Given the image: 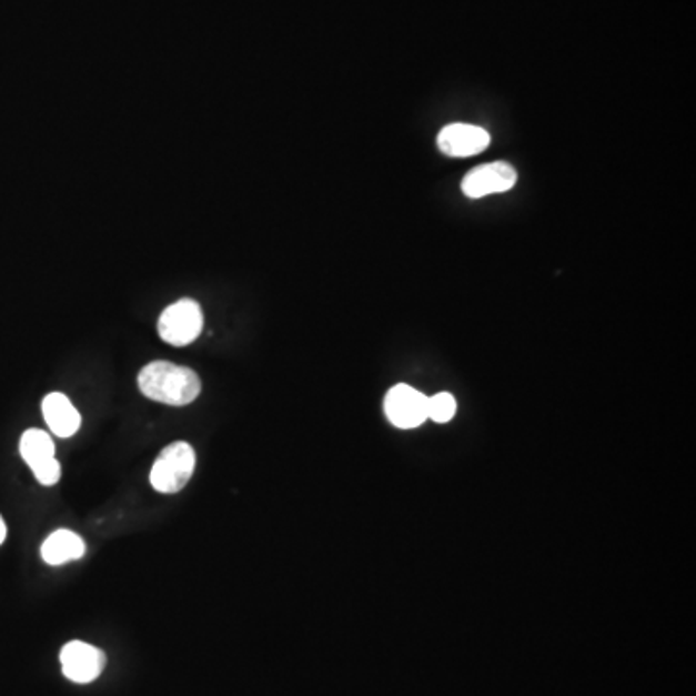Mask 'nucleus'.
<instances>
[{"label":"nucleus","instance_id":"obj_11","mask_svg":"<svg viewBox=\"0 0 696 696\" xmlns=\"http://www.w3.org/2000/svg\"><path fill=\"white\" fill-rule=\"evenodd\" d=\"M457 412V401L450 393H437L434 397L427 399V418L434 420L437 424L450 422Z\"/></svg>","mask_w":696,"mask_h":696},{"label":"nucleus","instance_id":"obj_5","mask_svg":"<svg viewBox=\"0 0 696 696\" xmlns=\"http://www.w3.org/2000/svg\"><path fill=\"white\" fill-rule=\"evenodd\" d=\"M385 414L393 426L411 430L424 424L427 418V397L411 385H395L385 395Z\"/></svg>","mask_w":696,"mask_h":696},{"label":"nucleus","instance_id":"obj_1","mask_svg":"<svg viewBox=\"0 0 696 696\" xmlns=\"http://www.w3.org/2000/svg\"><path fill=\"white\" fill-rule=\"evenodd\" d=\"M138 387L145 397L169 406H186L194 403L202 382L190 367L158 360L143 367L138 375Z\"/></svg>","mask_w":696,"mask_h":696},{"label":"nucleus","instance_id":"obj_8","mask_svg":"<svg viewBox=\"0 0 696 696\" xmlns=\"http://www.w3.org/2000/svg\"><path fill=\"white\" fill-rule=\"evenodd\" d=\"M43 416L47 426L59 437H72L82 426V416L62 393H51L43 399Z\"/></svg>","mask_w":696,"mask_h":696},{"label":"nucleus","instance_id":"obj_6","mask_svg":"<svg viewBox=\"0 0 696 696\" xmlns=\"http://www.w3.org/2000/svg\"><path fill=\"white\" fill-rule=\"evenodd\" d=\"M517 184V171L510 163L476 167L463 180V194L471 200L502 194Z\"/></svg>","mask_w":696,"mask_h":696},{"label":"nucleus","instance_id":"obj_2","mask_svg":"<svg viewBox=\"0 0 696 696\" xmlns=\"http://www.w3.org/2000/svg\"><path fill=\"white\" fill-rule=\"evenodd\" d=\"M195 468V453L188 443L174 442L161 451L151 468L150 482L159 494H179L186 487Z\"/></svg>","mask_w":696,"mask_h":696},{"label":"nucleus","instance_id":"obj_7","mask_svg":"<svg viewBox=\"0 0 696 696\" xmlns=\"http://www.w3.org/2000/svg\"><path fill=\"white\" fill-rule=\"evenodd\" d=\"M492 143L487 130L472 124L455 122L443 128L437 135V148L450 158H472L486 151Z\"/></svg>","mask_w":696,"mask_h":696},{"label":"nucleus","instance_id":"obj_9","mask_svg":"<svg viewBox=\"0 0 696 696\" xmlns=\"http://www.w3.org/2000/svg\"><path fill=\"white\" fill-rule=\"evenodd\" d=\"M85 554V542L75 532L57 531L43 542L41 557L49 565H64L75 562Z\"/></svg>","mask_w":696,"mask_h":696},{"label":"nucleus","instance_id":"obj_10","mask_svg":"<svg viewBox=\"0 0 696 696\" xmlns=\"http://www.w3.org/2000/svg\"><path fill=\"white\" fill-rule=\"evenodd\" d=\"M20 453L31 471L54 458V443L43 430H28L20 440Z\"/></svg>","mask_w":696,"mask_h":696},{"label":"nucleus","instance_id":"obj_3","mask_svg":"<svg viewBox=\"0 0 696 696\" xmlns=\"http://www.w3.org/2000/svg\"><path fill=\"white\" fill-rule=\"evenodd\" d=\"M203 314L200 304L192 299H182L165 307L158 322L161 339L173 346H186L200 337Z\"/></svg>","mask_w":696,"mask_h":696},{"label":"nucleus","instance_id":"obj_12","mask_svg":"<svg viewBox=\"0 0 696 696\" xmlns=\"http://www.w3.org/2000/svg\"><path fill=\"white\" fill-rule=\"evenodd\" d=\"M36 478L39 480V484L43 486H54L60 478V464L57 458H51L49 463L41 464L38 468H33Z\"/></svg>","mask_w":696,"mask_h":696},{"label":"nucleus","instance_id":"obj_4","mask_svg":"<svg viewBox=\"0 0 696 696\" xmlns=\"http://www.w3.org/2000/svg\"><path fill=\"white\" fill-rule=\"evenodd\" d=\"M60 664L62 674L67 675L70 682L85 683L95 682L99 675L105 669V654L82 640L68 643L60 652Z\"/></svg>","mask_w":696,"mask_h":696},{"label":"nucleus","instance_id":"obj_13","mask_svg":"<svg viewBox=\"0 0 696 696\" xmlns=\"http://www.w3.org/2000/svg\"><path fill=\"white\" fill-rule=\"evenodd\" d=\"M7 538V524H4V518L0 517V544L4 542Z\"/></svg>","mask_w":696,"mask_h":696}]
</instances>
